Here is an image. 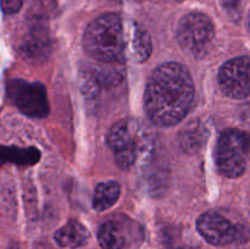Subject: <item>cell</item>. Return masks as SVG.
<instances>
[{
	"label": "cell",
	"instance_id": "cell-1",
	"mask_svg": "<svg viewBox=\"0 0 250 249\" xmlns=\"http://www.w3.org/2000/svg\"><path fill=\"white\" fill-rule=\"evenodd\" d=\"M193 99L194 83L187 67L178 62H166L149 77L144 110L154 124L171 127L187 116Z\"/></svg>",
	"mask_w": 250,
	"mask_h": 249
},
{
	"label": "cell",
	"instance_id": "cell-2",
	"mask_svg": "<svg viewBox=\"0 0 250 249\" xmlns=\"http://www.w3.org/2000/svg\"><path fill=\"white\" fill-rule=\"evenodd\" d=\"M117 165L129 170L150 159L154 139L151 132L139 120L124 119L114 124L107 134Z\"/></svg>",
	"mask_w": 250,
	"mask_h": 249
},
{
	"label": "cell",
	"instance_id": "cell-3",
	"mask_svg": "<svg viewBox=\"0 0 250 249\" xmlns=\"http://www.w3.org/2000/svg\"><path fill=\"white\" fill-rule=\"evenodd\" d=\"M125 21L117 14H105L87 27L83 37L85 53L100 62L125 61Z\"/></svg>",
	"mask_w": 250,
	"mask_h": 249
},
{
	"label": "cell",
	"instance_id": "cell-4",
	"mask_svg": "<svg viewBox=\"0 0 250 249\" xmlns=\"http://www.w3.org/2000/svg\"><path fill=\"white\" fill-rule=\"evenodd\" d=\"M250 150V134L237 128H227L220 136L216 146V165L220 172L229 178L244 173Z\"/></svg>",
	"mask_w": 250,
	"mask_h": 249
},
{
	"label": "cell",
	"instance_id": "cell-5",
	"mask_svg": "<svg viewBox=\"0 0 250 249\" xmlns=\"http://www.w3.org/2000/svg\"><path fill=\"white\" fill-rule=\"evenodd\" d=\"M198 232L214 246L246 243L250 239V228L244 225H234L215 211L203 214L197 221Z\"/></svg>",
	"mask_w": 250,
	"mask_h": 249
},
{
	"label": "cell",
	"instance_id": "cell-6",
	"mask_svg": "<svg viewBox=\"0 0 250 249\" xmlns=\"http://www.w3.org/2000/svg\"><path fill=\"white\" fill-rule=\"evenodd\" d=\"M177 37L186 51L197 56L203 55L214 41V23L202 12H190L181 20Z\"/></svg>",
	"mask_w": 250,
	"mask_h": 249
},
{
	"label": "cell",
	"instance_id": "cell-7",
	"mask_svg": "<svg viewBox=\"0 0 250 249\" xmlns=\"http://www.w3.org/2000/svg\"><path fill=\"white\" fill-rule=\"evenodd\" d=\"M6 92L7 97L22 114L36 119H43L49 115L48 94L42 83L12 80L7 83Z\"/></svg>",
	"mask_w": 250,
	"mask_h": 249
},
{
	"label": "cell",
	"instance_id": "cell-8",
	"mask_svg": "<svg viewBox=\"0 0 250 249\" xmlns=\"http://www.w3.org/2000/svg\"><path fill=\"white\" fill-rule=\"evenodd\" d=\"M221 92L232 99H244L250 95V58L239 56L227 61L219 72Z\"/></svg>",
	"mask_w": 250,
	"mask_h": 249
},
{
	"label": "cell",
	"instance_id": "cell-9",
	"mask_svg": "<svg viewBox=\"0 0 250 249\" xmlns=\"http://www.w3.org/2000/svg\"><path fill=\"white\" fill-rule=\"evenodd\" d=\"M127 219H116L104 222L98 232V241L103 249H125L134 239V224Z\"/></svg>",
	"mask_w": 250,
	"mask_h": 249
},
{
	"label": "cell",
	"instance_id": "cell-10",
	"mask_svg": "<svg viewBox=\"0 0 250 249\" xmlns=\"http://www.w3.org/2000/svg\"><path fill=\"white\" fill-rule=\"evenodd\" d=\"M125 70L124 61H114V62H100L90 71V80L97 87L111 88L116 87L124 81Z\"/></svg>",
	"mask_w": 250,
	"mask_h": 249
},
{
	"label": "cell",
	"instance_id": "cell-11",
	"mask_svg": "<svg viewBox=\"0 0 250 249\" xmlns=\"http://www.w3.org/2000/svg\"><path fill=\"white\" fill-rule=\"evenodd\" d=\"M89 233L81 222L71 220L55 232L56 243L63 248H78L87 242Z\"/></svg>",
	"mask_w": 250,
	"mask_h": 249
},
{
	"label": "cell",
	"instance_id": "cell-12",
	"mask_svg": "<svg viewBox=\"0 0 250 249\" xmlns=\"http://www.w3.org/2000/svg\"><path fill=\"white\" fill-rule=\"evenodd\" d=\"M41 159V151L34 146L19 148V146L0 145V167L6 163L16 165H34Z\"/></svg>",
	"mask_w": 250,
	"mask_h": 249
},
{
	"label": "cell",
	"instance_id": "cell-13",
	"mask_svg": "<svg viewBox=\"0 0 250 249\" xmlns=\"http://www.w3.org/2000/svg\"><path fill=\"white\" fill-rule=\"evenodd\" d=\"M121 193V187L115 181L110 182H103L98 185L95 188L94 195H93V208L97 211H105L116 204Z\"/></svg>",
	"mask_w": 250,
	"mask_h": 249
},
{
	"label": "cell",
	"instance_id": "cell-14",
	"mask_svg": "<svg viewBox=\"0 0 250 249\" xmlns=\"http://www.w3.org/2000/svg\"><path fill=\"white\" fill-rule=\"evenodd\" d=\"M131 50L133 54L134 60L138 62H144L150 56L153 45H151V39L148 32L141 26L134 23L132 27V37H131Z\"/></svg>",
	"mask_w": 250,
	"mask_h": 249
},
{
	"label": "cell",
	"instance_id": "cell-15",
	"mask_svg": "<svg viewBox=\"0 0 250 249\" xmlns=\"http://www.w3.org/2000/svg\"><path fill=\"white\" fill-rule=\"evenodd\" d=\"M205 126L199 122H190L180 133V143L183 150L195 153L205 142Z\"/></svg>",
	"mask_w": 250,
	"mask_h": 249
},
{
	"label": "cell",
	"instance_id": "cell-16",
	"mask_svg": "<svg viewBox=\"0 0 250 249\" xmlns=\"http://www.w3.org/2000/svg\"><path fill=\"white\" fill-rule=\"evenodd\" d=\"M46 41L44 38H42L41 34H34L32 36V38L22 46L24 54L27 56H32V58H37V55H42V54H45L46 51Z\"/></svg>",
	"mask_w": 250,
	"mask_h": 249
},
{
	"label": "cell",
	"instance_id": "cell-17",
	"mask_svg": "<svg viewBox=\"0 0 250 249\" xmlns=\"http://www.w3.org/2000/svg\"><path fill=\"white\" fill-rule=\"evenodd\" d=\"M23 0H1L0 1V6L4 14L6 15H14L21 10Z\"/></svg>",
	"mask_w": 250,
	"mask_h": 249
},
{
	"label": "cell",
	"instance_id": "cell-18",
	"mask_svg": "<svg viewBox=\"0 0 250 249\" xmlns=\"http://www.w3.org/2000/svg\"><path fill=\"white\" fill-rule=\"evenodd\" d=\"M249 26H250V20H249Z\"/></svg>",
	"mask_w": 250,
	"mask_h": 249
}]
</instances>
